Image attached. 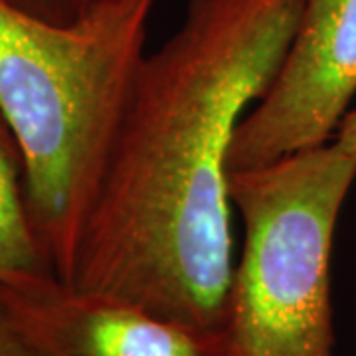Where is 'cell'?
Masks as SVG:
<instances>
[{"label": "cell", "instance_id": "8", "mask_svg": "<svg viewBox=\"0 0 356 356\" xmlns=\"http://www.w3.org/2000/svg\"><path fill=\"white\" fill-rule=\"evenodd\" d=\"M0 356H28L24 344L2 307H0Z\"/></svg>", "mask_w": 356, "mask_h": 356}, {"label": "cell", "instance_id": "3", "mask_svg": "<svg viewBox=\"0 0 356 356\" xmlns=\"http://www.w3.org/2000/svg\"><path fill=\"white\" fill-rule=\"evenodd\" d=\"M356 159L334 143L228 172L243 222L224 334L234 356H334L331 255Z\"/></svg>", "mask_w": 356, "mask_h": 356}, {"label": "cell", "instance_id": "4", "mask_svg": "<svg viewBox=\"0 0 356 356\" xmlns=\"http://www.w3.org/2000/svg\"><path fill=\"white\" fill-rule=\"evenodd\" d=\"M356 95V0H305L266 93L243 115L228 172L331 143Z\"/></svg>", "mask_w": 356, "mask_h": 356}, {"label": "cell", "instance_id": "1", "mask_svg": "<svg viewBox=\"0 0 356 356\" xmlns=\"http://www.w3.org/2000/svg\"><path fill=\"white\" fill-rule=\"evenodd\" d=\"M305 0H191L145 54L79 243L72 287L224 332L234 280L228 156Z\"/></svg>", "mask_w": 356, "mask_h": 356}, {"label": "cell", "instance_id": "5", "mask_svg": "<svg viewBox=\"0 0 356 356\" xmlns=\"http://www.w3.org/2000/svg\"><path fill=\"white\" fill-rule=\"evenodd\" d=\"M0 307L28 356H234L224 332L81 291L51 273L0 281Z\"/></svg>", "mask_w": 356, "mask_h": 356}, {"label": "cell", "instance_id": "2", "mask_svg": "<svg viewBox=\"0 0 356 356\" xmlns=\"http://www.w3.org/2000/svg\"><path fill=\"white\" fill-rule=\"evenodd\" d=\"M154 4L103 0L54 22L0 0V113L24 156L40 243L67 285Z\"/></svg>", "mask_w": 356, "mask_h": 356}, {"label": "cell", "instance_id": "7", "mask_svg": "<svg viewBox=\"0 0 356 356\" xmlns=\"http://www.w3.org/2000/svg\"><path fill=\"white\" fill-rule=\"evenodd\" d=\"M26 13L36 14L40 18L54 22H72L77 18V8L74 0H10Z\"/></svg>", "mask_w": 356, "mask_h": 356}, {"label": "cell", "instance_id": "9", "mask_svg": "<svg viewBox=\"0 0 356 356\" xmlns=\"http://www.w3.org/2000/svg\"><path fill=\"white\" fill-rule=\"evenodd\" d=\"M332 143L337 147H341L344 153L356 159V107L348 109V113L344 115L334 137H332Z\"/></svg>", "mask_w": 356, "mask_h": 356}, {"label": "cell", "instance_id": "10", "mask_svg": "<svg viewBox=\"0 0 356 356\" xmlns=\"http://www.w3.org/2000/svg\"><path fill=\"white\" fill-rule=\"evenodd\" d=\"M76 2V8H77V14L81 13V10H86L89 6H93V4H99L103 0H74Z\"/></svg>", "mask_w": 356, "mask_h": 356}, {"label": "cell", "instance_id": "6", "mask_svg": "<svg viewBox=\"0 0 356 356\" xmlns=\"http://www.w3.org/2000/svg\"><path fill=\"white\" fill-rule=\"evenodd\" d=\"M54 273L32 222L24 156L0 113V281Z\"/></svg>", "mask_w": 356, "mask_h": 356}]
</instances>
